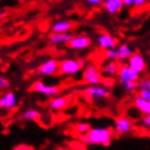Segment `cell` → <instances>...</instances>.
<instances>
[{"instance_id": "cell-1", "label": "cell", "mask_w": 150, "mask_h": 150, "mask_svg": "<svg viewBox=\"0 0 150 150\" xmlns=\"http://www.w3.org/2000/svg\"><path fill=\"white\" fill-rule=\"evenodd\" d=\"M114 136V129L111 127H96L91 128L87 135L79 136V140L86 145L108 147L111 145Z\"/></svg>"}, {"instance_id": "cell-2", "label": "cell", "mask_w": 150, "mask_h": 150, "mask_svg": "<svg viewBox=\"0 0 150 150\" xmlns=\"http://www.w3.org/2000/svg\"><path fill=\"white\" fill-rule=\"evenodd\" d=\"M82 80L90 86H96L102 82V71L96 64H88L82 71Z\"/></svg>"}, {"instance_id": "cell-3", "label": "cell", "mask_w": 150, "mask_h": 150, "mask_svg": "<svg viewBox=\"0 0 150 150\" xmlns=\"http://www.w3.org/2000/svg\"><path fill=\"white\" fill-rule=\"evenodd\" d=\"M83 96L90 101H100L108 99L110 96V91L108 88L101 84L89 86L83 90Z\"/></svg>"}, {"instance_id": "cell-4", "label": "cell", "mask_w": 150, "mask_h": 150, "mask_svg": "<svg viewBox=\"0 0 150 150\" xmlns=\"http://www.w3.org/2000/svg\"><path fill=\"white\" fill-rule=\"evenodd\" d=\"M31 90L36 92V93H40L44 96L53 99V98L58 96L59 92H60V88L58 86H48V84H45L41 80H38V81H35L32 84Z\"/></svg>"}, {"instance_id": "cell-5", "label": "cell", "mask_w": 150, "mask_h": 150, "mask_svg": "<svg viewBox=\"0 0 150 150\" xmlns=\"http://www.w3.org/2000/svg\"><path fill=\"white\" fill-rule=\"evenodd\" d=\"M82 67L79 63V59H64L59 63V72L65 76H75L77 75Z\"/></svg>"}, {"instance_id": "cell-6", "label": "cell", "mask_w": 150, "mask_h": 150, "mask_svg": "<svg viewBox=\"0 0 150 150\" xmlns=\"http://www.w3.org/2000/svg\"><path fill=\"white\" fill-rule=\"evenodd\" d=\"M117 76L121 84H124L126 82H139V78H140V74L135 71L128 65H121Z\"/></svg>"}, {"instance_id": "cell-7", "label": "cell", "mask_w": 150, "mask_h": 150, "mask_svg": "<svg viewBox=\"0 0 150 150\" xmlns=\"http://www.w3.org/2000/svg\"><path fill=\"white\" fill-rule=\"evenodd\" d=\"M36 71L40 76L44 77L54 76L57 74V71H59V63L55 59H47L38 67Z\"/></svg>"}, {"instance_id": "cell-8", "label": "cell", "mask_w": 150, "mask_h": 150, "mask_svg": "<svg viewBox=\"0 0 150 150\" xmlns=\"http://www.w3.org/2000/svg\"><path fill=\"white\" fill-rule=\"evenodd\" d=\"M114 128L115 133L118 135H125L132 132L133 129V122L130 121V118L126 115H121L115 118L114 122Z\"/></svg>"}, {"instance_id": "cell-9", "label": "cell", "mask_w": 150, "mask_h": 150, "mask_svg": "<svg viewBox=\"0 0 150 150\" xmlns=\"http://www.w3.org/2000/svg\"><path fill=\"white\" fill-rule=\"evenodd\" d=\"M18 105V98L13 91L4 92L0 96V110L11 111Z\"/></svg>"}, {"instance_id": "cell-10", "label": "cell", "mask_w": 150, "mask_h": 150, "mask_svg": "<svg viewBox=\"0 0 150 150\" xmlns=\"http://www.w3.org/2000/svg\"><path fill=\"white\" fill-rule=\"evenodd\" d=\"M90 45H91V38L87 36V35H83V34L75 35L74 38H71L70 42L68 43V47L76 50H86Z\"/></svg>"}, {"instance_id": "cell-11", "label": "cell", "mask_w": 150, "mask_h": 150, "mask_svg": "<svg viewBox=\"0 0 150 150\" xmlns=\"http://www.w3.org/2000/svg\"><path fill=\"white\" fill-rule=\"evenodd\" d=\"M130 68H133L135 71L137 72H142L146 70L147 65L145 62V58L142 57V55L140 53H134L132 55V57L128 59V64H127Z\"/></svg>"}, {"instance_id": "cell-12", "label": "cell", "mask_w": 150, "mask_h": 150, "mask_svg": "<svg viewBox=\"0 0 150 150\" xmlns=\"http://www.w3.org/2000/svg\"><path fill=\"white\" fill-rule=\"evenodd\" d=\"M98 45L100 46L101 50H111V48H115L117 45V40L114 36L110 35L108 33L100 34L98 36Z\"/></svg>"}, {"instance_id": "cell-13", "label": "cell", "mask_w": 150, "mask_h": 150, "mask_svg": "<svg viewBox=\"0 0 150 150\" xmlns=\"http://www.w3.org/2000/svg\"><path fill=\"white\" fill-rule=\"evenodd\" d=\"M70 100H71L70 96L53 98V99L48 102V108H50V111H60V110H64L65 108L68 106Z\"/></svg>"}, {"instance_id": "cell-14", "label": "cell", "mask_w": 150, "mask_h": 150, "mask_svg": "<svg viewBox=\"0 0 150 150\" xmlns=\"http://www.w3.org/2000/svg\"><path fill=\"white\" fill-rule=\"evenodd\" d=\"M74 38L69 33H52L48 36V41L53 45H62V44H68Z\"/></svg>"}, {"instance_id": "cell-15", "label": "cell", "mask_w": 150, "mask_h": 150, "mask_svg": "<svg viewBox=\"0 0 150 150\" xmlns=\"http://www.w3.org/2000/svg\"><path fill=\"white\" fill-rule=\"evenodd\" d=\"M41 118H42V113L35 108H28L24 112H22L21 115L19 116V120L26 122H40Z\"/></svg>"}, {"instance_id": "cell-16", "label": "cell", "mask_w": 150, "mask_h": 150, "mask_svg": "<svg viewBox=\"0 0 150 150\" xmlns=\"http://www.w3.org/2000/svg\"><path fill=\"white\" fill-rule=\"evenodd\" d=\"M72 23L67 20H60L53 23L52 25V33H68L72 29Z\"/></svg>"}, {"instance_id": "cell-17", "label": "cell", "mask_w": 150, "mask_h": 150, "mask_svg": "<svg viewBox=\"0 0 150 150\" xmlns=\"http://www.w3.org/2000/svg\"><path fill=\"white\" fill-rule=\"evenodd\" d=\"M120 68H121V65L117 62L111 60V62L104 64V66L102 67V74L106 77H114V76L118 75Z\"/></svg>"}, {"instance_id": "cell-18", "label": "cell", "mask_w": 150, "mask_h": 150, "mask_svg": "<svg viewBox=\"0 0 150 150\" xmlns=\"http://www.w3.org/2000/svg\"><path fill=\"white\" fill-rule=\"evenodd\" d=\"M123 1L122 0H105L103 2V7L104 9L111 14H115V13L120 12L123 9Z\"/></svg>"}, {"instance_id": "cell-19", "label": "cell", "mask_w": 150, "mask_h": 150, "mask_svg": "<svg viewBox=\"0 0 150 150\" xmlns=\"http://www.w3.org/2000/svg\"><path fill=\"white\" fill-rule=\"evenodd\" d=\"M117 52V60L118 62H124L127 60L132 57V55L134 54V52L132 50V48L129 47L127 44H122L118 46V48L116 50Z\"/></svg>"}, {"instance_id": "cell-20", "label": "cell", "mask_w": 150, "mask_h": 150, "mask_svg": "<svg viewBox=\"0 0 150 150\" xmlns=\"http://www.w3.org/2000/svg\"><path fill=\"white\" fill-rule=\"evenodd\" d=\"M134 105L144 115H150V102L144 100L140 96H137L134 101Z\"/></svg>"}, {"instance_id": "cell-21", "label": "cell", "mask_w": 150, "mask_h": 150, "mask_svg": "<svg viewBox=\"0 0 150 150\" xmlns=\"http://www.w3.org/2000/svg\"><path fill=\"white\" fill-rule=\"evenodd\" d=\"M91 125L89 123H78L75 125V132L79 136H83V135H87L90 129H91Z\"/></svg>"}, {"instance_id": "cell-22", "label": "cell", "mask_w": 150, "mask_h": 150, "mask_svg": "<svg viewBox=\"0 0 150 150\" xmlns=\"http://www.w3.org/2000/svg\"><path fill=\"white\" fill-rule=\"evenodd\" d=\"M10 80L6 76L0 75V91H4L10 88Z\"/></svg>"}, {"instance_id": "cell-23", "label": "cell", "mask_w": 150, "mask_h": 150, "mask_svg": "<svg viewBox=\"0 0 150 150\" xmlns=\"http://www.w3.org/2000/svg\"><path fill=\"white\" fill-rule=\"evenodd\" d=\"M123 89L127 92H132L135 91L136 89L138 88V82H126V83L122 84Z\"/></svg>"}, {"instance_id": "cell-24", "label": "cell", "mask_w": 150, "mask_h": 150, "mask_svg": "<svg viewBox=\"0 0 150 150\" xmlns=\"http://www.w3.org/2000/svg\"><path fill=\"white\" fill-rule=\"evenodd\" d=\"M12 150H35L34 146L28 145V144H18L12 147Z\"/></svg>"}, {"instance_id": "cell-25", "label": "cell", "mask_w": 150, "mask_h": 150, "mask_svg": "<svg viewBox=\"0 0 150 150\" xmlns=\"http://www.w3.org/2000/svg\"><path fill=\"white\" fill-rule=\"evenodd\" d=\"M105 57L110 60H115L117 59V52L115 48H111V50H105Z\"/></svg>"}, {"instance_id": "cell-26", "label": "cell", "mask_w": 150, "mask_h": 150, "mask_svg": "<svg viewBox=\"0 0 150 150\" xmlns=\"http://www.w3.org/2000/svg\"><path fill=\"white\" fill-rule=\"evenodd\" d=\"M138 96H140L144 100L150 102V90H148V89H139Z\"/></svg>"}, {"instance_id": "cell-27", "label": "cell", "mask_w": 150, "mask_h": 150, "mask_svg": "<svg viewBox=\"0 0 150 150\" xmlns=\"http://www.w3.org/2000/svg\"><path fill=\"white\" fill-rule=\"evenodd\" d=\"M139 89H148L150 90V79H142L138 82Z\"/></svg>"}, {"instance_id": "cell-28", "label": "cell", "mask_w": 150, "mask_h": 150, "mask_svg": "<svg viewBox=\"0 0 150 150\" xmlns=\"http://www.w3.org/2000/svg\"><path fill=\"white\" fill-rule=\"evenodd\" d=\"M147 0H134V6L137 8H142L146 4Z\"/></svg>"}, {"instance_id": "cell-29", "label": "cell", "mask_w": 150, "mask_h": 150, "mask_svg": "<svg viewBox=\"0 0 150 150\" xmlns=\"http://www.w3.org/2000/svg\"><path fill=\"white\" fill-rule=\"evenodd\" d=\"M84 1L91 6H100L102 4V0H84Z\"/></svg>"}, {"instance_id": "cell-30", "label": "cell", "mask_w": 150, "mask_h": 150, "mask_svg": "<svg viewBox=\"0 0 150 150\" xmlns=\"http://www.w3.org/2000/svg\"><path fill=\"white\" fill-rule=\"evenodd\" d=\"M142 123H144L147 127L150 128V115H145V116L142 117Z\"/></svg>"}, {"instance_id": "cell-31", "label": "cell", "mask_w": 150, "mask_h": 150, "mask_svg": "<svg viewBox=\"0 0 150 150\" xmlns=\"http://www.w3.org/2000/svg\"><path fill=\"white\" fill-rule=\"evenodd\" d=\"M124 6H127V7H133L134 6V0H122Z\"/></svg>"}, {"instance_id": "cell-32", "label": "cell", "mask_w": 150, "mask_h": 150, "mask_svg": "<svg viewBox=\"0 0 150 150\" xmlns=\"http://www.w3.org/2000/svg\"><path fill=\"white\" fill-rule=\"evenodd\" d=\"M4 17H6V11L2 10V9H0V20H1V19H4Z\"/></svg>"}, {"instance_id": "cell-33", "label": "cell", "mask_w": 150, "mask_h": 150, "mask_svg": "<svg viewBox=\"0 0 150 150\" xmlns=\"http://www.w3.org/2000/svg\"><path fill=\"white\" fill-rule=\"evenodd\" d=\"M54 150H66L65 148H63V147H56Z\"/></svg>"}]
</instances>
